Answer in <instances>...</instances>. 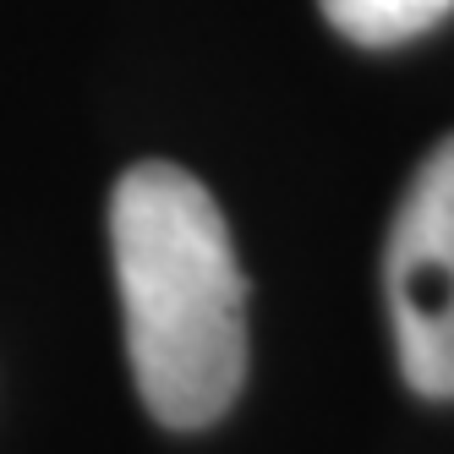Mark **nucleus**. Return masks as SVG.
Returning <instances> with one entry per match:
<instances>
[{"label":"nucleus","instance_id":"f257e3e1","mask_svg":"<svg viewBox=\"0 0 454 454\" xmlns=\"http://www.w3.org/2000/svg\"><path fill=\"white\" fill-rule=\"evenodd\" d=\"M110 247L143 405L176 433L219 421L247 378V279L219 203L181 165H132Z\"/></svg>","mask_w":454,"mask_h":454},{"label":"nucleus","instance_id":"f03ea898","mask_svg":"<svg viewBox=\"0 0 454 454\" xmlns=\"http://www.w3.org/2000/svg\"><path fill=\"white\" fill-rule=\"evenodd\" d=\"M395 356L416 395L454 400V137L411 176L383 252Z\"/></svg>","mask_w":454,"mask_h":454},{"label":"nucleus","instance_id":"7ed1b4c3","mask_svg":"<svg viewBox=\"0 0 454 454\" xmlns=\"http://www.w3.org/2000/svg\"><path fill=\"white\" fill-rule=\"evenodd\" d=\"M317 6L350 44L388 50V44L433 34V27L454 12V0H317Z\"/></svg>","mask_w":454,"mask_h":454}]
</instances>
